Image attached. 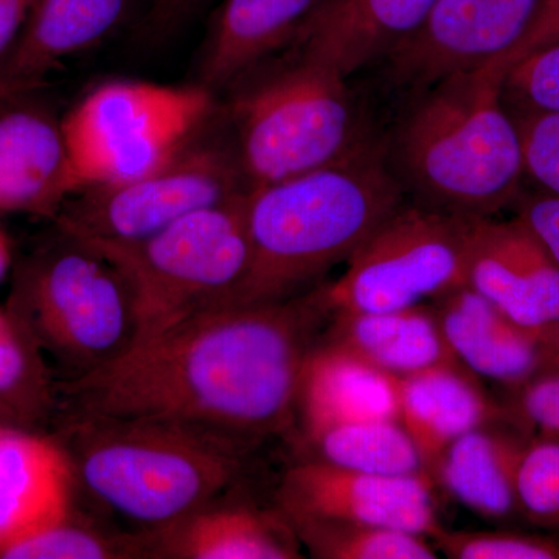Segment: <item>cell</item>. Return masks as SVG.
Here are the masks:
<instances>
[{
    "label": "cell",
    "mask_w": 559,
    "mask_h": 559,
    "mask_svg": "<svg viewBox=\"0 0 559 559\" xmlns=\"http://www.w3.org/2000/svg\"><path fill=\"white\" fill-rule=\"evenodd\" d=\"M131 5L132 0H38L0 76L44 86L53 70L109 38Z\"/></svg>",
    "instance_id": "obj_21"
},
{
    "label": "cell",
    "mask_w": 559,
    "mask_h": 559,
    "mask_svg": "<svg viewBox=\"0 0 559 559\" xmlns=\"http://www.w3.org/2000/svg\"><path fill=\"white\" fill-rule=\"evenodd\" d=\"M555 43H559V0H544L538 16L533 21L524 38L502 61L492 62V64L499 66L503 72H507L525 55Z\"/></svg>",
    "instance_id": "obj_35"
},
{
    "label": "cell",
    "mask_w": 559,
    "mask_h": 559,
    "mask_svg": "<svg viewBox=\"0 0 559 559\" xmlns=\"http://www.w3.org/2000/svg\"><path fill=\"white\" fill-rule=\"evenodd\" d=\"M58 441L92 496L146 528L215 502L237 480L248 444L178 423L90 415H66Z\"/></svg>",
    "instance_id": "obj_4"
},
{
    "label": "cell",
    "mask_w": 559,
    "mask_h": 559,
    "mask_svg": "<svg viewBox=\"0 0 559 559\" xmlns=\"http://www.w3.org/2000/svg\"><path fill=\"white\" fill-rule=\"evenodd\" d=\"M246 191L235 148L193 139L145 175L80 191L55 219L62 235L79 240L139 241Z\"/></svg>",
    "instance_id": "obj_10"
},
{
    "label": "cell",
    "mask_w": 559,
    "mask_h": 559,
    "mask_svg": "<svg viewBox=\"0 0 559 559\" xmlns=\"http://www.w3.org/2000/svg\"><path fill=\"white\" fill-rule=\"evenodd\" d=\"M297 414L307 437L331 426L400 419L399 378L326 341L305 362Z\"/></svg>",
    "instance_id": "obj_19"
},
{
    "label": "cell",
    "mask_w": 559,
    "mask_h": 559,
    "mask_svg": "<svg viewBox=\"0 0 559 559\" xmlns=\"http://www.w3.org/2000/svg\"><path fill=\"white\" fill-rule=\"evenodd\" d=\"M329 341L401 378L429 367L462 364L441 331L433 307L331 316Z\"/></svg>",
    "instance_id": "obj_23"
},
{
    "label": "cell",
    "mask_w": 559,
    "mask_h": 559,
    "mask_svg": "<svg viewBox=\"0 0 559 559\" xmlns=\"http://www.w3.org/2000/svg\"><path fill=\"white\" fill-rule=\"evenodd\" d=\"M544 0H437L414 35L385 58L396 86L429 90L457 73L502 61L524 38Z\"/></svg>",
    "instance_id": "obj_11"
},
{
    "label": "cell",
    "mask_w": 559,
    "mask_h": 559,
    "mask_svg": "<svg viewBox=\"0 0 559 559\" xmlns=\"http://www.w3.org/2000/svg\"><path fill=\"white\" fill-rule=\"evenodd\" d=\"M516 218L536 235L559 266V197L543 191L521 194Z\"/></svg>",
    "instance_id": "obj_33"
},
{
    "label": "cell",
    "mask_w": 559,
    "mask_h": 559,
    "mask_svg": "<svg viewBox=\"0 0 559 559\" xmlns=\"http://www.w3.org/2000/svg\"><path fill=\"white\" fill-rule=\"evenodd\" d=\"M428 473L377 474L344 468L322 459L297 463L278 489L286 520L358 522L432 538L441 527Z\"/></svg>",
    "instance_id": "obj_12"
},
{
    "label": "cell",
    "mask_w": 559,
    "mask_h": 559,
    "mask_svg": "<svg viewBox=\"0 0 559 559\" xmlns=\"http://www.w3.org/2000/svg\"><path fill=\"white\" fill-rule=\"evenodd\" d=\"M436 549L454 559H559V536L518 532H454L440 527Z\"/></svg>",
    "instance_id": "obj_29"
},
{
    "label": "cell",
    "mask_w": 559,
    "mask_h": 559,
    "mask_svg": "<svg viewBox=\"0 0 559 559\" xmlns=\"http://www.w3.org/2000/svg\"><path fill=\"white\" fill-rule=\"evenodd\" d=\"M11 263H13V248L5 230L0 227V282L9 274Z\"/></svg>",
    "instance_id": "obj_38"
},
{
    "label": "cell",
    "mask_w": 559,
    "mask_h": 559,
    "mask_svg": "<svg viewBox=\"0 0 559 559\" xmlns=\"http://www.w3.org/2000/svg\"><path fill=\"white\" fill-rule=\"evenodd\" d=\"M441 331L459 362L477 377L522 384L558 342L524 329L468 285L433 300Z\"/></svg>",
    "instance_id": "obj_16"
},
{
    "label": "cell",
    "mask_w": 559,
    "mask_h": 559,
    "mask_svg": "<svg viewBox=\"0 0 559 559\" xmlns=\"http://www.w3.org/2000/svg\"><path fill=\"white\" fill-rule=\"evenodd\" d=\"M466 285L524 329L559 341V266L520 218H477Z\"/></svg>",
    "instance_id": "obj_13"
},
{
    "label": "cell",
    "mask_w": 559,
    "mask_h": 559,
    "mask_svg": "<svg viewBox=\"0 0 559 559\" xmlns=\"http://www.w3.org/2000/svg\"><path fill=\"white\" fill-rule=\"evenodd\" d=\"M331 320L322 285L274 304L221 305L58 381L66 415L151 419L248 443L289 428L301 371Z\"/></svg>",
    "instance_id": "obj_1"
},
{
    "label": "cell",
    "mask_w": 559,
    "mask_h": 559,
    "mask_svg": "<svg viewBox=\"0 0 559 559\" xmlns=\"http://www.w3.org/2000/svg\"><path fill=\"white\" fill-rule=\"evenodd\" d=\"M518 489L525 520L538 527L559 530V441L527 447Z\"/></svg>",
    "instance_id": "obj_30"
},
{
    "label": "cell",
    "mask_w": 559,
    "mask_h": 559,
    "mask_svg": "<svg viewBox=\"0 0 559 559\" xmlns=\"http://www.w3.org/2000/svg\"><path fill=\"white\" fill-rule=\"evenodd\" d=\"M212 110L205 87L138 80L95 87L62 117L81 191L159 167L197 139Z\"/></svg>",
    "instance_id": "obj_8"
},
{
    "label": "cell",
    "mask_w": 559,
    "mask_h": 559,
    "mask_svg": "<svg viewBox=\"0 0 559 559\" xmlns=\"http://www.w3.org/2000/svg\"><path fill=\"white\" fill-rule=\"evenodd\" d=\"M499 66L448 76L423 91L393 140V171L419 204L492 218L524 182L520 134Z\"/></svg>",
    "instance_id": "obj_3"
},
{
    "label": "cell",
    "mask_w": 559,
    "mask_h": 559,
    "mask_svg": "<svg viewBox=\"0 0 559 559\" xmlns=\"http://www.w3.org/2000/svg\"><path fill=\"white\" fill-rule=\"evenodd\" d=\"M201 2L202 0H154V17L157 22H171Z\"/></svg>",
    "instance_id": "obj_37"
},
{
    "label": "cell",
    "mask_w": 559,
    "mask_h": 559,
    "mask_svg": "<svg viewBox=\"0 0 559 559\" xmlns=\"http://www.w3.org/2000/svg\"><path fill=\"white\" fill-rule=\"evenodd\" d=\"M300 546L320 559H433L426 536L404 530L331 520H288Z\"/></svg>",
    "instance_id": "obj_27"
},
{
    "label": "cell",
    "mask_w": 559,
    "mask_h": 559,
    "mask_svg": "<svg viewBox=\"0 0 559 559\" xmlns=\"http://www.w3.org/2000/svg\"><path fill=\"white\" fill-rule=\"evenodd\" d=\"M525 450L520 440L484 425L450 444L436 479L479 516L509 520L521 514L518 480Z\"/></svg>",
    "instance_id": "obj_24"
},
{
    "label": "cell",
    "mask_w": 559,
    "mask_h": 559,
    "mask_svg": "<svg viewBox=\"0 0 559 559\" xmlns=\"http://www.w3.org/2000/svg\"><path fill=\"white\" fill-rule=\"evenodd\" d=\"M0 406L33 429L58 411V380L27 326L0 308Z\"/></svg>",
    "instance_id": "obj_25"
},
{
    "label": "cell",
    "mask_w": 559,
    "mask_h": 559,
    "mask_svg": "<svg viewBox=\"0 0 559 559\" xmlns=\"http://www.w3.org/2000/svg\"><path fill=\"white\" fill-rule=\"evenodd\" d=\"M525 417L559 441V374L532 381L522 395Z\"/></svg>",
    "instance_id": "obj_34"
},
{
    "label": "cell",
    "mask_w": 559,
    "mask_h": 559,
    "mask_svg": "<svg viewBox=\"0 0 559 559\" xmlns=\"http://www.w3.org/2000/svg\"><path fill=\"white\" fill-rule=\"evenodd\" d=\"M32 92L0 98V213L57 218L81 183L62 119Z\"/></svg>",
    "instance_id": "obj_14"
},
{
    "label": "cell",
    "mask_w": 559,
    "mask_h": 559,
    "mask_svg": "<svg viewBox=\"0 0 559 559\" xmlns=\"http://www.w3.org/2000/svg\"><path fill=\"white\" fill-rule=\"evenodd\" d=\"M143 558L297 559L300 543L285 514L210 502L139 533Z\"/></svg>",
    "instance_id": "obj_17"
},
{
    "label": "cell",
    "mask_w": 559,
    "mask_h": 559,
    "mask_svg": "<svg viewBox=\"0 0 559 559\" xmlns=\"http://www.w3.org/2000/svg\"><path fill=\"white\" fill-rule=\"evenodd\" d=\"M62 238L22 264L7 307L62 370L58 381H68L123 355L135 341V318L119 271L86 242Z\"/></svg>",
    "instance_id": "obj_7"
},
{
    "label": "cell",
    "mask_w": 559,
    "mask_h": 559,
    "mask_svg": "<svg viewBox=\"0 0 559 559\" xmlns=\"http://www.w3.org/2000/svg\"><path fill=\"white\" fill-rule=\"evenodd\" d=\"M557 355H558V358H559V342H558Z\"/></svg>",
    "instance_id": "obj_41"
},
{
    "label": "cell",
    "mask_w": 559,
    "mask_h": 559,
    "mask_svg": "<svg viewBox=\"0 0 559 559\" xmlns=\"http://www.w3.org/2000/svg\"><path fill=\"white\" fill-rule=\"evenodd\" d=\"M73 480L58 439L0 426V547L69 514Z\"/></svg>",
    "instance_id": "obj_18"
},
{
    "label": "cell",
    "mask_w": 559,
    "mask_h": 559,
    "mask_svg": "<svg viewBox=\"0 0 559 559\" xmlns=\"http://www.w3.org/2000/svg\"><path fill=\"white\" fill-rule=\"evenodd\" d=\"M323 0H224L207 40L202 79L230 86L289 49Z\"/></svg>",
    "instance_id": "obj_22"
},
{
    "label": "cell",
    "mask_w": 559,
    "mask_h": 559,
    "mask_svg": "<svg viewBox=\"0 0 559 559\" xmlns=\"http://www.w3.org/2000/svg\"><path fill=\"white\" fill-rule=\"evenodd\" d=\"M235 153L249 190L345 160L373 140L348 79L293 53L230 103Z\"/></svg>",
    "instance_id": "obj_5"
},
{
    "label": "cell",
    "mask_w": 559,
    "mask_h": 559,
    "mask_svg": "<svg viewBox=\"0 0 559 559\" xmlns=\"http://www.w3.org/2000/svg\"><path fill=\"white\" fill-rule=\"evenodd\" d=\"M437 0H323L289 50L345 79L382 62L414 35Z\"/></svg>",
    "instance_id": "obj_15"
},
{
    "label": "cell",
    "mask_w": 559,
    "mask_h": 559,
    "mask_svg": "<svg viewBox=\"0 0 559 559\" xmlns=\"http://www.w3.org/2000/svg\"><path fill=\"white\" fill-rule=\"evenodd\" d=\"M248 191L130 242L91 241L130 290L135 342L226 304L249 261ZM72 238V237H70Z\"/></svg>",
    "instance_id": "obj_6"
},
{
    "label": "cell",
    "mask_w": 559,
    "mask_h": 559,
    "mask_svg": "<svg viewBox=\"0 0 559 559\" xmlns=\"http://www.w3.org/2000/svg\"><path fill=\"white\" fill-rule=\"evenodd\" d=\"M318 459L377 474L426 473L417 448L400 419L331 426L308 437Z\"/></svg>",
    "instance_id": "obj_26"
},
{
    "label": "cell",
    "mask_w": 559,
    "mask_h": 559,
    "mask_svg": "<svg viewBox=\"0 0 559 559\" xmlns=\"http://www.w3.org/2000/svg\"><path fill=\"white\" fill-rule=\"evenodd\" d=\"M38 0H0V66L16 46Z\"/></svg>",
    "instance_id": "obj_36"
},
{
    "label": "cell",
    "mask_w": 559,
    "mask_h": 559,
    "mask_svg": "<svg viewBox=\"0 0 559 559\" xmlns=\"http://www.w3.org/2000/svg\"><path fill=\"white\" fill-rule=\"evenodd\" d=\"M403 204V183L377 142L329 167L250 189L248 267L224 305L300 296Z\"/></svg>",
    "instance_id": "obj_2"
},
{
    "label": "cell",
    "mask_w": 559,
    "mask_h": 559,
    "mask_svg": "<svg viewBox=\"0 0 559 559\" xmlns=\"http://www.w3.org/2000/svg\"><path fill=\"white\" fill-rule=\"evenodd\" d=\"M474 216L403 204L322 285L334 314L415 307L466 285Z\"/></svg>",
    "instance_id": "obj_9"
},
{
    "label": "cell",
    "mask_w": 559,
    "mask_h": 559,
    "mask_svg": "<svg viewBox=\"0 0 559 559\" xmlns=\"http://www.w3.org/2000/svg\"><path fill=\"white\" fill-rule=\"evenodd\" d=\"M520 134L525 178L543 193L559 197V112L511 108Z\"/></svg>",
    "instance_id": "obj_31"
},
{
    "label": "cell",
    "mask_w": 559,
    "mask_h": 559,
    "mask_svg": "<svg viewBox=\"0 0 559 559\" xmlns=\"http://www.w3.org/2000/svg\"><path fill=\"white\" fill-rule=\"evenodd\" d=\"M502 91L511 108L559 112V43L514 62L503 76Z\"/></svg>",
    "instance_id": "obj_32"
},
{
    "label": "cell",
    "mask_w": 559,
    "mask_h": 559,
    "mask_svg": "<svg viewBox=\"0 0 559 559\" xmlns=\"http://www.w3.org/2000/svg\"><path fill=\"white\" fill-rule=\"evenodd\" d=\"M0 426H20L16 419L13 418V415L2 406H0Z\"/></svg>",
    "instance_id": "obj_40"
},
{
    "label": "cell",
    "mask_w": 559,
    "mask_h": 559,
    "mask_svg": "<svg viewBox=\"0 0 559 559\" xmlns=\"http://www.w3.org/2000/svg\"><path fill=\"white\" fill-rule=\"evenodd\" d=\"M400 423L426 473L436 479L444 451L463 433L488 425L496 411L473 373L443 364L399 378Z\"/></svg>",
    "instance_id": "obj_20"
},
{
    "label": "cell",
    "mask_w": 559,
    "mask_h": 559,
    "mask_svg": "<svg viewBox=\"0 0 559 559\" xmlns=\"http://www.w3.org/2000/svg\"><path fill=\"white\" fill-rule=\"evenodd\" d=\"M40 87L43 86H38V84L22 83V81L7 80L0 76V98L17 94V92L40 90Z\"/></svg>",
    "instance_id": "obj_39"
},
{
    "label": "cell",
    "mask_w": 559,
    "mask_h": 559,
    "mask_svg": "<svg viewBox=\"0 0 559 559\" xmlns=\"http://www.w3.org/2000/svg\"><path fill=\"white\" fill-rule=\"evenodd\" d=\"M5 559H114L143 558L139 535H109L90 522L73 516L33 530L0 547Z\"/></svg>",
    "instance_id": "obj_28"
}]
</instances>
